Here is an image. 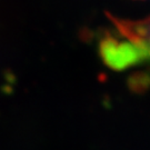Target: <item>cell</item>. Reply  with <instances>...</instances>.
<instances>
[{"label":"cell","instance_id":"cell-2","mask_svg":"<svg viewBox=\"0 0 150 150\" xmlns=\"http://www.w3.org/2000/svg\"><path fill=\"white\" fill-rule=\"evenodd\" d=\"M116 31L142 51L146 62H150V16L142 19H125L108 13Z\"/></svg>","mask_w":150,"mask_h":150},{"label":"cell","instance_id":"cell-1","mask_svg":"<svg viewBox=\"0 0 150 150\" xmlns=\"http://www.w3.org/2000/svg\"><path fill=\"white\" fill-rule=\"evenodd\" d=\"M98 52L102 62L113 70H125L146 62L145 56L136 45L118 33H106L99 41Z\"/></svg>","mask_w":150,"mask_h":150},{"label":"cell","instance_id":"cell-3","mask_svg":"<svg viewBox=\"0 0 150 150\" xmlns=\"http://www.w3.org/2000/svg\"><path fill=\"white\" fill-rule=\"evenodd\" d=\"M131 88L134 90H141L144 87H147L149 83V79L145 78V76H140L139 78H132L131 80Z\"/></svg>","mask_w":150,"mask_h":150}]
</instances>
